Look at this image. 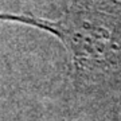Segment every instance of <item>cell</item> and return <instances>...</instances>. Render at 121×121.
Listing matches in <instances>:
<instances>
[{"instance_id":"obj_1","label":"cell","mask_w":121,"mask_h":121,"mask_svg":"<svg viewBox=\"0 0 121 121\" xmlns=\"http://www.w3.org/2000/svg\"><path fill=\"white\" fill-rule=\"evenodd\" d=\"M0 22L20 23L55 35L69 52L77 78L121 69L120 0H71L56 20L0 12Z\"/></svg>"}]
</instances>
